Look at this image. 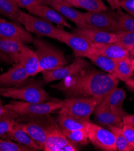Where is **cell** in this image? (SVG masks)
I'll return each instance as SVG.
<instances>
[{
  "instance_id": "6da1fadb",
  "label": "cell",
  "mask_w": 134,
  "mask_h": 151,
  "mask_svg": "<svg viewBox=\"0 0 134 151\" xmlns=\"http://www.w3.org/2000/svg\"><path fill=\"white\" fill-rule=\"evenodd\" d=\"M119 80L112 75L95 69H82L67 77L52 87L70 98L103 99L118 87Z\"/></svg>"
},
{
  "instance_id": "7a4b0ae2",
  "label": "cell",
  "mask_w": 134,
  "mask_h": 151,
  "mask_svg": "<svg viewBox=\"0 0 134 151\" xmlns=\"http://www.w3.org/2000/svg\"><path fill=\"white\" fill-rule=\"evenodd\" d=\"M0 96L31 103L47 102L50 99L42 84L35 81L18 87H0Z\"/></svg>"
},
{
  "instance_id": "3957f363",
  "label": "cell",
  "mask_w": 134,
  "mask_h": 151,
  "mask_svg": "<svg viewBox=\"0 0 134 151\" xmlns=\"http://www.w3.org/2000/svg\"><path fill=\"white\" fill-rule=\"evenodd\" d=\"M33 43L36 48L42 72L50 71L67 65L63 52L55 48L49 42L40 37L33 39Z\"/></svg>"
},
{
  "instance_id": "277c9868",
  "label": "cell",
  "mask_w": 134,
  "mask_h": 151,
  "mask_svg": "<svg viewBox=\"0 0 134 151\" xmlns=\"http://www.w3.org/2000/svg\"><path fill=\"white\" fill-rule=\"evenodd\" d=\"M4 107L15 112L19 117H38L48 115L56 110H60L63 107V100L40 103L12 101L4 105Z\"/></svg>"
},
{
  "instance_id": "5b68a950",
  "label": "cell",
  "mask_w": 134,
  "mask_h": 151,
  "mask_svg": "<svg viewBox=\"0 0 134 151\" xmlns=\"http://www.w3.org/2000/svg\"><path fill=\"white\" fill-rule=\"evenodd\" d=\"M17 119L25 121L17 120L16 123L43 149L47 137L48 127L53 119L48 114L38 117H18Z\"/></svg>"
},
{
  "instance_id": "8992f818",
  "label": "cell",
  "mask_w": 134,
  "mask_h": 151,
  "mask_svg": "<svg viewBox=\"0 0 134 151\" xmlns=\"http://www.w3.org/2000/svg\"><path fill=\"white\" fill-rule=\"evenodd\" d=\"M101 99L94 98H70L63 100L61 110L86 122H91L90 116Z\"/></svg>"
},
{
  "instance_id": "52a82bcc",
  "label": "cell",
  "mask_w": 134,
  "mask_h": 151,
  "mask_svg": "<svg viewBox=\"0 0 134 151\" xmlns=\"http://www.w3.org/2000/svg\"><path fill=\"white\" fill-rule=\"evenodd\" d=\"M56 40L67 45L76 57L86 58L89 55L96 53L94 43L83 36L67 32L61 28L57 27Z\"/></svg>"
},
{
  "instance_id": "ba28073f",
  "label": "cell",
  "mask_w": 134,
  "mask_h": 151,
  "mask_svg": "<svg viewBox=\"0 0 134 151\" xmlns=\"http://www.w3.org/2000/svg\"><path fill=\"white\" fill-rule=\"evenodd\" d=\"M83 15L88 24L99 30L113 33L122 32L117 13L106 10L100 12H87L83 13Z\"/></svg>"
},
{
  "instance_id": "9c48e42d",
  "label": "cell",
  "mask_w": 134,
  "mask_h": 151,
  "mask_svg": "<svg viewBox=\"0 0 134 151\" xmlns=\"http://www.w3.org/2000/svg\"><path fill=\"white\" fill-rule=\"evenodd\" d=\"M43 150L44 151H78L76 144L71 142L63 133L61 126L53 119L48 127V134Z\"/></svg>"
},
{
  "instance_id": "30bf717a",
  "label": "cell",
  "mask_w": 134,
  "mask_h": 151,
  "mask_svg": "<svg viewBox=\"0 0 134 151\" xmlns=\"http://www.w3.org/2000/svg\"><path fill=\"white\" fill-rule=\"evenodd\" d=\"M19 21L29 32L39 37H48L56 39L57 27L54 26L50 21L23 12H21Z\"/></svg>"
},
{
  "instance_id": "8fae6325",
  "label": "cell",
  "mask_w": 134,
  "mask_h": 151,
  "mask_svg": "<svg viewBox=\"0 0 134 151\" xmlns=\"http://www.w3.org/2000/svg\"><path fill=\"white\" fill-rule=\"evenodd\" d=\"M86 129L89 141L97 149L104 151L117 150L115 136L111 131L91 122H88Z\"/></svg>"
},
{
  "instance_id": "7c38bea8",
  "label": "cell",
  "mask_w": 134,
  "mask_h": 151,
  "mask_svg": "<svg viewBox=\"0 0 134 151\" xmlns=\"http://www.w3.org/2000/svg\"><path fill=\"white\" fill-rule=\"evenodd\" d=\"M89 66V63L84 57H76L74 62L69 65H65L52 70L42 72L43 81L47 84L56 80H62L79 72Z\"/></svg>"
},
{
  "instance_id": "4fadbf2b",
  "label": "cell",
  "mask_w": 134,
  "mask_h": 151,
  "mask_svg": "<svg viewBox=\"0 0 134 151\" xmlns=\"http://www.w3.org/2000/svg\"><path fill=\"white\" fill-rule=\"evenodd\" d=\"M0 39L21 43H33V37L27 29L17 24L7 22L0 17Z\"/></svg>"
},
{
  "instance_id": "5bb4252c",
  "label": "cell",
  "mask_w": 134,
  "mask_h": 151,
  "mask_svg": "<svg viewBox=\"0 0 134 151\" xmlns=\"http://www.w3.org/2000/svg\"><path fill=\"white\" fill-rule=\"evenodd\" d=\"M30 75L23 66L15 63L5 73L0 75V87H18L30 83Z\"/></svg>"
},
{
  "instance_id": "9a60e30c",
  "label": "cell",
  "mask_w": 134,
  "mask_h": 151,
  "mask_svg": "<svg viewBox=\"0 0 134 151\" xmlns=\"http://www.w3.org/2000/svg\"><path fill=\"white\" fill-rule=\"evenodd\" d=\"M109 93L103 98L97 105L94 110L95 117L97 122L103 125L122 127L123 119L114 114L110 109L109 103Z\"/></svg>"
},
{
  "instance_id": "2e32d148",
  "label": "cell",
  "mask_w": 134,
  "mask_h": 151,
  "mask_svg": "<svg viewBox=\"0 0 134 151\" xmlns=\"http://www.w3.org/2000/svg\"><path fill=\"white\" fill-rule=\"evenodd\" d=\"M43 2L45 4L50 6L51 8L60 13L62 16L73 22L78 27L81 28H95L86 22L83 18V13L74 9L72 7L58 3L54 1L53 0H44Z\"/></svg>"
},
{
  "instance_id": "e0dca14e",
  "label": "cell",
  "mask_w": 134,
  "mask_h": 151,
  "mask_svg": "<svg viewBox=\"0 0 134 151\" xmlns=\"http://www.w3.org/2000/svg\"><path fill=\"white\" fill-rule=\"evenodd\" d=\"M27 9L31 14L38 17L72 29L71 26L63 16L53 8L49 7L47 4H38L29 7Z\"/></svg>"
},
{
  "instance_id": "ac0fdd59",
  "label": "cell",
  "mask_w": 134,
  "mask_h": 151,
  "mask_svg": "<svg viewBox=\"0 0 134 151\" xmlns=\"http://www.w3.org/2000/svg\"><path fill=\"white\" fill-rule=\"evenodd\" d=\"M18 63L23 66L30 77L42 73V69L36 52L26 45H24L18 55Z\"/></svg>"
},
{
  "instance_id": "d6986e66",
  "label": "cell",
  "mask_w": 134,
  "mask_h": 151,
  "mask_svg": "<svg viewBox=\"0 0 134 151\" xmlns=\"http://www.w3.org/2000/svg\"><path fill=\"white\" fill-rule=\"evenodd\" d=\"M72 33L83 36L94 43H107L118 41L117 33H108L96 28H81L77 27Z\"/></svg>"
},
{
  "instance_id": "ffe728a7",
  "label": "cell",
  "mask_w": 134,
  "mask_h": 151,
  "mask_svg": "<svg viewBox=\"0 0 134 151\" xmlns=\"http://www.w3.org/2000/svg\"><path fill=\"white\" fill-rule=\"evenodd\" d=\"M0 138L8 140H13L30 148L33 151L43 150L42 146L35 141L25 131L20 128L17 123L14 124L12 129L3 135Z\"/></svg>"
},
{
  "instance_id": "44dd1931",
  "label": "cell",
  "mask_w": 134,
  "mask_h": 151,
  "mask_svg": "<svg viewBox=\"0 0 134 151\" xmlns=\"http://www.w3.org/2000/svg\"><path fill=\"white\" fill-rule=\"evenodd\" d=\"M96 53L113 60L129 57V50L120 42L107 43H94Z\"/></svg>"
},
{
  "instance_id": "7402d4cb",
  "label": "cell",
  "mask_w": 134,
  "mask_h": 151,
  "mask_svg": "<svg viewBox=\"0 0 134 151\" xmlns=\"http://www.w3.org/2000/svg\"><path fill=\"white\" fill-rule=\"evenodd\" d=\"M24 45L20 42L0 39V60L12 65L18 63V55Z\"/></svg>"
},
{
  "instance_id": "603a6c76",
  "label": "cell",
  "mask_w": 134,
  "mask_h": 151,
  "mask_svg": "<svg viewBox=\"0 0 134 151\" xmlns=\"http://www.w3.org/2000/svg\"><path fill=\"white\" fill-rule=\"evenodd\" d=\"M126 92L123 88L115 87L109 93V103L112 111L122 119L129 114L123 109V102L126 98Z\"/></svg>"
},
{
  "instance_id": "cb8c5ba5",
  "label": "cell",
  "mask_w": 134,
  "mask_h": 151,
  "mask_svg": "<svg viewBox=\"0 0 134 151\" xmlns=\"http://www.w3.org/2000/svg\"><path fill=\"white\" fill-rule=\"evenodd\" d=\"M57 122L62 128L71 131L86 128L89 122L74 117L62 110H60L59 112Z\"/></svg>"
},
{
  "instance_id": "d4e9b609",
  "label": "cell",
  "mask_w": 134,
  "mask_h": 151,
  "mask_svg": "<svg viewBox=\"0 0 134 151\" xmlns=\"http://www.w3.org/2000/svg\"><path fill=\"white\" fill-rule=\"evenodd\" d=\"M134 70L129 57L115 60V78L125 82L132 78Z\"/></svg>"
},
{
  "instance_id": "484cf974",
  "label": "cell",
  "mask_w": 134,
  "mask_h": 151,
  "mask_svg": "<svg viewBox=\"0 0 134 151\" xmlns=\"http://www.w3.org/2000/svg\"><path fill=\"white\" fill-rule=\"evenodd\" d=\"M86 58L90 60L93 64L100 68L101 69L114 77L115 60L109 58L98 53L92 54L88 55Z\"/></svg>"
},
{
  "instance_id": "4316f807",
  "label": "cell",
  "mask_w": 134,
  "mask_h": 151,
  "mask_svg": "<svg viewBox=\"0 0 134 151\" xmlns=\"http://www.w3.org/2000/svg\"><path fill=\"white\" fill-rule=\"evenodd\" d=\"M72 7L83 9L88 12H100L108 10L102 0H68Z\"/></svg>"
},
{
  "instance_id": "83f0119b",
  "label": "cell",
  "mask_w": 134,
  "mask_h": 151,
  "mask_svg": "<svg viewBox=\"0 0 134 151\" xmlns=\"http://www.w3.org/2000/svg\"><path fill=\"white\" fill-rule=\"evenodd\" d=\"M21 11L12 0H0V13L10 19L14 22L19 24Z\"/></svg>"
},
{
  "instance_id": "f1b7e54d",
  "label": "cell",
  "mask_w": 134,
  "mask_h": 151,
  "mask_svg": "<svg viewBox=\"0 0 134 151\" xmlns=\"http://www.w3.org/2000/svg\"><path fill=\"white\" fill-rule=\"evenodd\" d=\"M18 117L15 112L6 108V111L0 117V137L12 129Z\"/></svg>"
},
{
  "instance_id": "f546056e",
  "label": "cell",
  "mask_w": 134,
  "mask_h": 151,
  "mask_svg": "<svg viewBox=\"0 0 134 151\" xmlns=\"http://www.w3.org/2000/svg\"><path fill=\"white\" fill-rule=\"evenodd\" d=\"M63 133L72 142L76 145H86L89 143L88 132L86 128L75 130H68L61 127Z\"/></svg>"
},
{
  "instance_id": "4dcf8cb0",
  "label": "cell",
  "mask_w": 134,
  "mask_h": 151,
  "mask_svg": "<svg viewBox=\"0 0 134 151\" xmlns=\"http://www.w3.org/2000/svg\"><path fill=\"white\" fill-rule=\"evenodd\" d=\"M109 130L114 134L115 139L117 150L118 151H134V148L128 143L123 134L122 127L108 126Z\"/></svg>"
},
{
  "instance_id": "1f68e13d",
  "label": "cell",
  "mask_w": 134,
  "mask_h": 151,
  "mask_svg": "<svg viewBox=\"0 0 134 151\" xmlns=\"http://www.w3.org/2000/svg\"><path fill=\"white\" fill-rule=\"evenodd\" d=\"M117 14L122 31L134 32V18L123 13L120 9L117 10Z\"/></svg>"
},
{
  "instance_id": "d6a6232c",
  "label": "cell",
  "mask_w": 134,
  "mask_h": 151,
  "mask_svg": "<svg viewBox=\"0 0 134 151\" xmlns=\"http://www.w3.org/2000/svg\"><path fill=\"white\" fill-rule=\"evenodd\" d=\"M0 151H33V150L18 143L0 138Z\"/></svg>"
},
{
  "instance_id": "836d02e7",
  "label": "cell",
  "mask_w": 134,
  "mask_h": 151,
  "mask_svg": "<svg viewBox=\"0 0 134 151\" xmlns=\"http://www.w3.org/2000/svg\"><path fill=\"white\" fill-rule=\"evenodd\" d=\"M118 35V41L129 50L134 46V32H120L116 33Z\"/></svg>"
},
{
  "instance_id": "e575fe53",
  "label": "cell",
  "mask_w": 134,
  "mask_h": 151,
  "mask_svg": "<svg viewBox=\"0 0 134 151\" xmlns=\"http://www.w3.org/2000/svg\"><path fill=\"white\" fill-rule=\"evenodd\" d=\"M122 129L125 137L128 143L134 148V127L127 124H123Z\"/></svg>"
},
{
  "instance_id": "d590c367",
  "label": "cell",
  "mask_w": 134,
  "mask_h": 151,
  "mask_svg": "<svg viewBox=\"0 0 134 151\" xmlns=\"http://www.w3.org/2000/svg\"><path fill=\"white\" fill-rule=\"evenodd\" d=\"M18 8L27 9L38 4H44V0H12Z\"/></svg>"
},
{
  "instance_id": "8d00e7d4",
  "label": "cell",
  "mask_w": 134,
  "mask_h": 151,
  "mask_svg": "<svg viewBox=\"0 0 134 151\" xmlns=\"http://www.w3.org/2000/svg\"><path fill=\"white\" fill-rule=\"evenodd\" d=\"M120 7L126 10L130 16L134 18V0H120Z\"/></svg>"
},
{
  "instance_id": "74e56055",
  "label": "cell",
  "mask_w": 134,
  "mask_h": 151,
  "mask_svg": "<svg viewBox=\"0 0 134 151\" xmlns=\"http://www.w3.org/2000/svg\"><path fill=\"white\" fill-rule=\"evenodd\" d=\"M127 124L134 127V114H128L123 118L122 125Z\"/></svg>"
},
{
  "instance_id": "f35d334b",
  "label": "cell",
  "mask_w": 134,
  "mask_h": 151,
  "mask_svg": "<svg viewBox=\"0 0 134 151\" xmlns=\"http://www.w3.org/2000/svg\"><path fill=\"white\" fill-rule=\"evenodd\" d=\"M125 83L128 89L134 92V78H130Z\"/></svg>"
},
{
  "instance_id": "ab89813d",
  "label": "cell",
  "mask_w": 134,
  "mask_h": 151,
  "mask_svg": "<svg viewBox=\"0 0 134 151\" xmlns=\"http://www.w3.org/2000/svg\"><path fill=\"white\" fill-rule=\"evenodd\" d=\"M106 1L108 3L112 10H118L120 9L118 7L115 0H106Z\"/></svg>"
},
{
  "instance_id": "60d3db41",
  "label": "cell",
  "mask_w": 134,
  "mask_h": 151,
  "mask_svg": "<svg viewBox=\"0 0 134 151\" xmlns=\"http://www.w3.org/2000/svg\"><path fill=\"white\" fill-rule=\"evenodd\" d=\"M54 1H56L58 3H60L67 6H70V7H72L71 5L70 4L68 0H53Z\"/></svg>"
},
{
  "instance_id": "b9f144b4",
  "label": "cell",
  "mask_w": 134,
  "mask_h": 151,
  "mask_svg": "<svg viewBox=\"0 0 134 151\" xmlns=\"http://www.w3.org/2000/svg\"><path fill=\"white\" fill-rule=\"evenodd\" d=\"M6 108L4 107V105H3L0 99V117L3 114V113L6 111Z\"/></svg>"
},
{
  "instance_id": "7bdbcfd3",
  "label": "cell",
  "mask_w": 134,
  "mask_h": 151,
  "mask_svg": "<svg viewBox=\"0 0 134 151\" xmlns=\"http://www.w3.org/2000/svg\"><path fill=\"white\" fill-rule=\"evenodd\" d=\"M129 54L130 55H134V46L129 50Z\"/></svg>"
},
{
  "instance_id": "ee69618b",
  "label": "cell",
  "mask_w": 134,
  "mask_h": 151,
  "mask_svg": "<svg viewBox=\"0 0 134 151\" xmlns=\"http://www.w3.org/2000/svg\"><path fill=\"white\" fill-rule=\"evenodd\" d=\"M115 1L116 3H117V4L118 7L119 8H120V4H119V1H120V0H115Z\"/></svg>"
},
{
  "instance_id": "f6af8a7d",
  "label": "cell",
  "mask_w": 134,
  "mask_h": 151,
  "mask_svg": "<svg viewBox=\"0 0 134 151\" xmlns=\"http://www.w3.org/2000/svg\"><path fill=\"white\" fill-rule=\"evenodd\" d=\"M132 65H133V70H134V62H132Z\"/></svg>"
}]
</instances>
